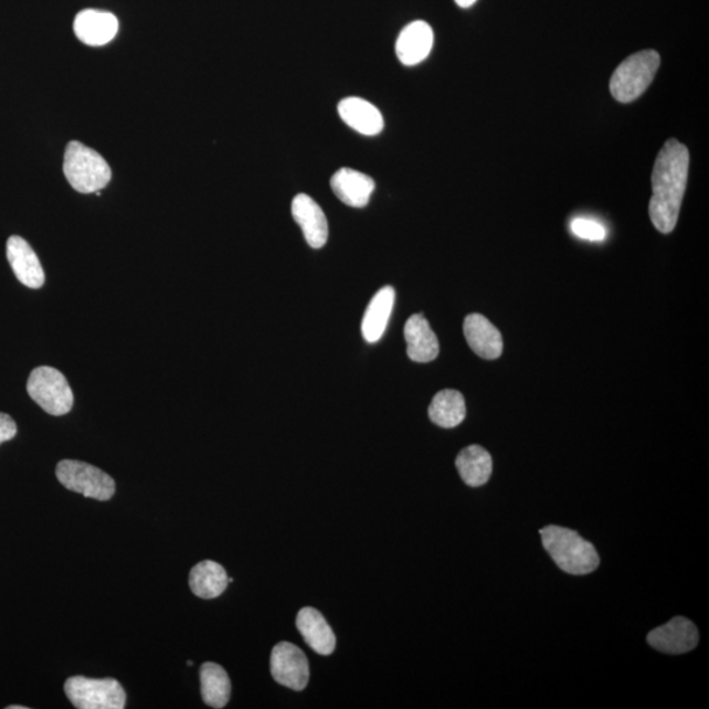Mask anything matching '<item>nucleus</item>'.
<instances>
[{
	"instance_id": "nucleus-1",
	"label": "nucleus",
	"mask_w": 709,
	"mask_h": 709,
	"mask_svg": "<svg viewBox=\"0 0 709 709\" xmlns=\"http://www.w3.org/2000/svg\"><path fill=\"white\" fill-rule=\"evenodd\" d=\"M690 152L684 144L669 140L659 150L652 173L649 215L658 232L669 234L676 229L685 197Z\"/></svg>"
},
{
	"instance_id": "nucleus-2",
	"label": "nucleus",
	"mask_w": 709,
	"mask_h": 709,
	"mask_svg": "<svg viewBox=\"0 0 709 709\" xmlns=\"http://www.w3.org/2000/svg\"><path fill=\"white\" fill-rule=\"evenodd\" d=\"M546 551L565 573L585 575L601 564L600 554L593 544L582 539L579 532L560 526H547L540 530Z\"/></svg>"
},
{
	"instance_id": "nucleus-3",
	"label": "nucleus",
	"mask_w": 709,
	"mask_h": 709,
	"mask_svg": "<svg viewBox=\"0 0 709 709\" xmlns=\"http://www.w3.org/2000/svg\"><path fill=\"white\" fill-rule=\"evenodd\" d=\"M64 173L68 184L81 193L100 192L113 179V171L106 159L78 141L67 145Z\"/></svg>"
},
{
	"instance_id": "nucleus-4",
	"label": "nucleus",
	"mask_w": 709,
	"mask_h": 709,
	"mask_svg": "<svg viewBox=\"0 0 709 709\" xmlns=\"http://www.w3.org/2000/svg\"><path fill=\"white\" fill-rule=\"evenodd\" d=\"M659 65L662 57L652 49L629 55L611 78V94L621 103L635 102L652 85Z\"/></svg>"
},
{
	"instance_id": "nucleus-5",
	"label": "nucleus",
	"mask_w": 709,
	"mask_h": 709,
	"mask_svg": "<svg viewBox=\"0 0 709 709\" xmlns=\"http://www.w3.org/2000/svg\"><path fill=\"white\" fill-rule=\"evenodd\" d=\"M65 692L80 709H123L127 703V694L113 678L72 677L66 680Z\"/></svg>"
},
{
	"instance_id": "nucleus-6",
	"label": "nucleus",
	"mask_w": 709,
	"mask_h": 709,
	"mask_svg": "<svg viewBox=\"0 0 709 709\" xmlns=\"http://www.w3.org/2000/svg\"><path fill=\"white\" fill-rule=\"evenodd\" d=\"M31 399L47 414L60 416L71 412L74 394L64 374L52 367H39L28 380Z\"/></svg>"
},
{
	"instance_id": "nucleus-7",
	"label": "nucleus",
	"mask_w": 709,
	"mask_h": 709,
	"mask_svg": "<svg viewBox=\"0 0 709 709\" xmlns=\"http://www.w3.org/2000/svg\"><path fill=\"white\" fill-rule=\"evenodd\" d=\"M59 482L66 489L97 500H109L114 497L116 485L114 478L92 464L62 461L55 469Z\"/></svg>"
},
{
	"instance_id": "nucleus-8",
	"label": "nucleus",
	"mask_w": 709,
	"mask_h": 709,
	"mask_svg": "<svg viewBox=\"0 0 709 709\" xmlns=\"http://www.w3.org/2000/svg\"><path fill=\"white\" fill-rule=\"evenodd\" d=\"M271 674L277 684L303 691L308 686L309 662L304 652L295 644L282 642L271 653Z\"/></svg>"
},
{
	"instance_id": "nucleus-9",
	"label": "nucleus",
	"mask_w": 709,
	"mask_h": 709,
	"mask_svg": "<svg viewBox=\"0 0 709 709\" xmlns=\"http://www.w3.org/2000/svg\"><path fill=\"white\" fill-rule=\"evenodd\" d=\"M648 643L659 652L669 653V655H684V653L697 648L699 632L688 618L674 617L663 627L653 629L648 635Z\"/></svg>"
},
{
	"instance_id": "nucleus-10",
	"label": "nucleus",
	"mask_w": 709,
	"mask_h": 709,
	"mask_svg": "<svg viewBox=\"0 0 709 709\" xmlns=\"http://www.w3.org/2000/svg\"><path fill=\"white\" fill-rule=\"evenodd\" d=\"M7 260H9L13 274L25 287L39 289L45 283V273L39 256L30 243L19 235L10 236L7 241Z\"/></svg>"
},
{
	"instance_id": "nucleus-11",
	"label": "nucleus",
	"mask_w": 709,
	"mask_h": 709,
	"mask_svg": "<svg viewBox=\"0 0 709 709\" xmlns=\"http://www.w3.org/2000/svg\"><path fill=\"white\" fill-rule=\"evenodd\" d=\"M292 215L300 225L308 245L321 248L329 239V225L326 215L315 200L308 194L298 193L292 201Z\"/></svg>"
},
{
	"instance_id": "nucleus-12",
	"label": "nucleus",
	"mask_w": 709,
	"mask_h": 709,
	"mask_svg": "<svg viewBox=\"0 0 709 709\" xmlns=\"http://www.w3.org/2000/svg\"><path fill=\"white\" fill-rule=\"evenodd\" d=\"M75 36L88 46H103L110 43L118 32V20L114 13L99 10H85L74 20Z\"/></svg>"
},
{
	"instance_id": "nucleus-13",
	"label": "nucleus",
	"mask_w": 709,
	"mask_h": 709,
	"mask_svg": "<svg viewBox=\"0 0 709 709\" xmlns=\"http://www.w3.org/2000/svg\"><path fill=\"white\" fill-rule=\"evenodd\" d=\"M433 45V28L419 20V22L410 23L403 28L398 43H395V54H398L401 64L415 66L428 57Z\"/></svg>"
},
{
	"instance_id": "nucleus-14",
	"label": "nucleus",
	"mask_w": 709,
	"mask_h": 709,
	"mask_svg": "<svg viewBox=\"0 0 709 709\" xmlns=\"http://www.w3.org/2000/svg\"><path fill=\"white\" fill-rule=\"evenodd\" d=\"M465 339L473 351L483 359H498L502 354V336L488 318L469 315L464 321Z\"/></svg>"
},
{
	"instance_id": "nucleus-15",
	"label": "nucleus",
	"mask_w": 709,
	"mask_h": 709,
	"mask_svg": "<svg viewBox=\"0 0 709 709\" xmlns=\"http://www.w3.org/2000/svg\"><path fill=\"white\" fill-rule=\"evenodd\" d=\"M330 184L336 197L352 208H364L377 189L371 177L352 169L338 170L334 173Z\"/></svg>"
},
{
	"instance_id": "nucleus-16",
	"label": "nucleus",
	"mask_w": 709,
	"mask_h": 709,
	"mask_svg": "<svg viewBox=\"0 0 709 709\" xmlns=\"http://www.w3.org/2000/svg\"><path fill=\"white\" fill-rule=\"evenodd\" d=\"M296 625L305 643L318 655L330 656L336 650L337 637L318 610L313 607L300 610L296 618Z\"/></svg>"
},
{
	"instance_id": "nucleus-17",
	"label": "nucleus",
	"mask_w": 709,
	"mask_h": 709,
	"mask_svg": "<svg viewBox=\"0 0 709 709\" xmlns=\"http://www.w3.org/2000/svg\"><path fill=\"white\" fill-rule=\"evenodd\" d=\"M338 114L353 130L364 136H377L384 129V117L372 103L361 97H346L338 104Z\"/></svg>"
},
{
	"instance_id": "nucleus-18",
	"label": "nucleus",
	"mask_w": 709,
	"mask_h": 709,
	"mask_svg": "<svg viewBox=\"0 0 709 709\" xmlns=\"http://www.w3.org/2000/svg\"><path fill=\"white\" fill-rule=\"evenodd\" d=\"M405 339L409 358L416 363H430L440 354V340L421 313L408 319Z\"/></svg>"
},
{
	"instance_id": "nucleus-19",
	"label": "nucleus",
	"mask_w": 709,
	"mask_h": 709,
	"mask_svg": "<svg viewBox=\"0 0 709 709\" xmlns=\"http://www.w3.org/2000/svg\"><path fill=\"white\" fill-rule=\"evenodd\" d=\"M395 292L392 287L381 288L373 296L366 310L361 332L368 343H377L384 336L394 307Z\"/></svg>"
},
{
	"instance_id": "nucleus-20",
	"label": "nucleus",
	"mask_w": 709,
	"mask_h": 709,
	"mask_svg": "<svg viewBox=\"0 0 709 709\" xmlns=\"http://www.w3.org/2000/svg\"><path fill=\"white\" fill-rule=\"evenodd\" d=\"M229 576L218 562L207 560L194 565L190 573L192 593L201 600H214L226 590Z\"/></svg>"
},
{
	"instance_id": "nucleus-21",
	"label": "nucleus",
	"mask_w": 709,
	"mask_h": 709,
	"mask_svg": "<svg viewBox=\"0 0 709 709\" xmlns=\"http://www.w3.org/2000/svg\"><path fill=\"white\" fill-rule=\"evenodd\" d=\"M456 468L465 484L478 488L489 482L493 472L491 456L479 446L464 448L456 457Z\"/></svg>"
},
{
	"instance_id": "nucleus-22",
	"label": "nucleus",
	"mask_w": 709,
	"mask_h": 709,
	"mask_svg": "<svg viewBox=\"0 0 709 709\" xmlns=\"http://www.w3.org/2000/svg\"><path fill=\"white\" fill-rule=\"evenodd\" d=\"M201 697L212 708H224L231 699L232 685L224 667L205 663L200 667Z\"/></svg>"
},
{
	"instance_id": "nucleus-23",
	"label": "nucleus",
	"mask_w": 709,
	"mask_h": 709,
	"mask_svg": "<svg viewBox=\"0 0 709 709\" xmlns=\"http://www.w3.org/2000/svg\"><path fill=\"white\" fill-rule=\"evenodd\" d=\"M467 409L461 392L454 389H446L437 393L428 408L430 420L436 426L454 428L464 421Z\"/></svg>"
},
{
	"instance_id": "nucleus-24",
	"label": "nucleus",
	"mask_w": 709,
	"mask_h": 709,
	"mask_svg": "<svg viewBox=\"0 0 709 709\" xmlns=\"http://www.w3.org/2000/svg\"><path fill=\"white\" fill-rule=\"evenodd\" d=\"M570 229L579 239L586 241L600 242L606 239L607 235L606 229L601 222L591 219H574L570 224Z\"/></svg>"
},
{
	"instance_id": "nucleus-25",
	"label": "nucleus",
	"mask_w": 709,
	"mask_h": 709,
	"mask_svg": "<svg viewBox=\"0 0 709 709\" xmlns=\"http://www.w3.org/2000/svg\"><path fill=\"white\" fill-rule=\"evenodd\" d=\"M18 434L15 421L9 414L0 413V444L13 440Z\"/></svg>"
},
{
	"instance_id": "nucleus-26",
	"label": "nucleus",
	"mask_w": 709,
	"mask_h": 709,
	"mask_svg": "<svg viewBox=\"0 0 709 709\" xmlns=\"http://www.w3.org/2000/svg\"><path fill=\"white\" fill-rule=\"evenodd\" d=\"M455 2L458 7H462V9H469L477 0H455Z\"/></svg>"
},
{
	"instance_id": "nucleus-27",
	"label": "nucleus",
	"mask_w": 709,
	"mask_h": 709,
	"mask_svg": "<svg viewBox=\"0 0 709 709\" xmlns=\"http://www.w3.org/2000/svg\"><path fill=\"white\" fill-rule=\"evenodd\" d=\"M7 708H9V709H28L24 706H10V707H7Z\"/></svg>"
}]
</instances>
